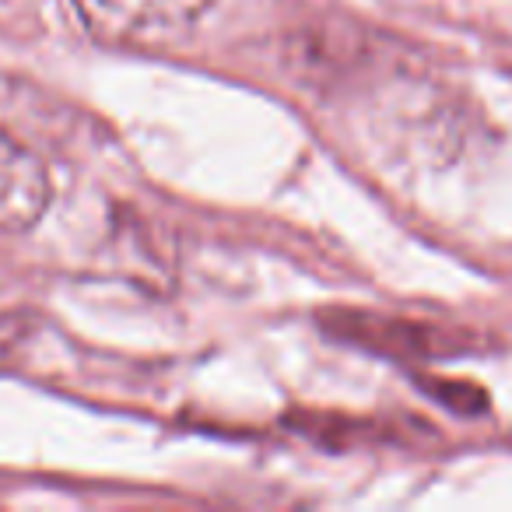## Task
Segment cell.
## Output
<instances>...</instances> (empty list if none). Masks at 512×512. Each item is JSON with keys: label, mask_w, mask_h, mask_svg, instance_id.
Masks as SVG:
<instances>
[{"label": "cell", "mask_w": 512, "mask_h": 512, "mask_svg": "<svg viewBox=\"0 0 512 512\" xmlns=\"http://www.w3.org/2000/svg\"><path fill=\"white\" fill-rule=\"evenodd\" d=\"M81 29L106 46L162 50L193 36L218 0H71Z\"/></svg>", "instance_id": "obj_1"}, {"label": "cell", "mask_w": 512, "mask_h": 512, "mask_svg": "<svg viewBox=\"0 0 512 512\" xmlns=\"http://www.w3.org/2000/svg\"><path fill=\"white\" fill-rule=\"evenodd\" d=\"M323 327L334 337H341V341L393 358H446L467 348L463 330H449L442 323H421L390 313H358V309L327 313Z\"/></svg>", "instance_id": "obj_2"}, {"label": "cell", "mask_w": 512, "mask_h": 512, "mask_svg": "<svg viewBox=\"0 0 512 512\" xmlns=\"http://www.w3.org/2000/svg\"><path fill=\"white\" fill-rule=\"evenodd\" d=\"M53 200L46 162L15 134L0 130V232H29Z\"/></svg>", "instance_id": "obj_3"}, {"label": "cell", "mask_w": 512, "mask_h": 512, "mask_svg": "<svg viewBox=\"0 0 512 512\" xmlns=\"http://www.w3.org/2000/svg\"><path fill=\"white\" fill-rule=\"evenodd\" d=\"M421 386H425L432 397H442V390H446L439 379H428V383H421ZM449 407L460 414H477V411H484V393L470 383H453V400H449Z\"/></svg>", "instance_id": "obj_4"}]
</instances>
